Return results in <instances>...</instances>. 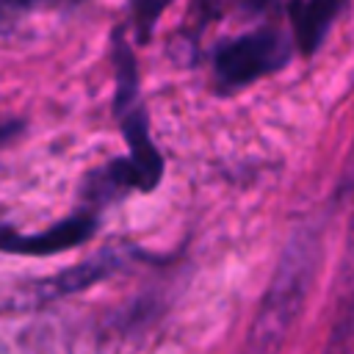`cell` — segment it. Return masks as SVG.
I'll use <instances>...</instances> for the list:
<instances>
[{"mask_svg": "<svg viewBox=\"0 0 354 354\" xmlns=\"http://www.w3.org/2000/svg\"><path fill=\"white\" fill-rule=\"evenodd\" d=\"M318 257H321V243L313 227L299 230L288 241L274 268V277L263 293L254 324L249 329L246 354H279L282 351L310 296Z\"/></svg>", "mask_w": 354, "mask_h": 354, "instance_id": "6da1fadb", "label": "cell"}, {"mask_svg": "<svg viewBox=\"0 0 354 354\" xmlns=\"http://www.w3.org/2000/svg\"><path fill=\"white\" fill-rule=\"evenodd\" d=\"M288 61V44L274 30L246 33L216 53V77L224 88L246 86Z\"/></svg>", "mask_w": 354, "mask_h": 354, "instance_id": "7a4b0ae2", "label": "cell"}, {"mask_svg": "<svg viewBox=\"0 0 354 354\" xmlns=\"http://www.w3.org/2000/svg\"><path fill=\"white\" fill-rule=\"evenodd\" d=\"M94 230H97V218L91 213L69 216L41 232H17L0 224V249L11 254H55L80 246L94 235Z\"/></svg>", "mask_w": 354, "mask_h": 354, "instance_id": "3957f363", "label": "cell"}, {"mask_svg": "<svg viewBox=\"0 0 354 354\" xmlns=\"http://www.w3.org/2000/svg\"><path fill=\"white\" fill-rule=\"evenodd\" d=\"M351 351H354V221L348 230L346 257L340 263V293H337V310H335L326 354H351Z\"/></svg>", "mask_w": 354, "mask_h": 354, "instance_id": "277c9868", "label": "cell"}, {"mask_svg": "<svg viewBox=\"0 0 354 354\" xmlns=\"http://www.w3.org/2000/svg\"><path fill=\"white\" fill-rule=\"evenodd\" d=\"M113 268H116V257L113 254H100L88 263H80V266L41 282L39 285V299H55V296H64V293H72V290H83V288L100 282L102 277H108Z\"/></svg>", "mask_w": 354, "mask_h": 354, "instance_id": "5b68a950", "label": "cell"}, {"mask_svg": "<svg viewBox=\"0 0 354 354\" xmlns=\"http://www.w3.org/2000/svg\"><path fill=\"white\" fill-rule=\"evenodd\" d=\"M337 6H340V0H307V6H301L296 11V36H299V44L304 53L318 47L329 22L335 19Z\"/></svg>", "mask_w": 354, "mask_h": 354, "instance_id": "8992f818", "label": "cell"}, {"mask_svg": "<svg viewBox=\"0 0 354 354\" xmlns=\"http://www.w3.org/2000/svg\"><path fill=\"white\" fill-rule=\"evenodd\" d=\"M113 64H116V111H124L136 102V61L122 36H116Z\"/></svg>", "mask_w": 354, "mask_h": 354, "instance_id": "52a82bcc", "label": "cell"}, {"mask_svg": "<svg viewBox=\"0 0 354 354\" xmlns=\"http://www.w3.org/2000/svg\"><path fill=\"white\" fill-rule=\"evenodd\" d=\"M169 3H171V0H133V3H130V8H133V25H136L141 41L149 39L152 28L158 25V19H160V14L169 8Z\"/></svg>", "mask_w": 354, "mask_h": 354, "instance_id": "ba28073f", "label": "cell"}, {"mask_svg": "<svg viewBox=\"0 0 354 354\" xmlns=\"http://www.w3.org/2000/svg\"><path fill=\"white\" fill-rule=\"evenodd\" d=\"M340 188H343V191H354V149H351V155H348V163H346V169H343V180H340Z\"/></svg>", "mask_w": 354, "mask_h": 354, "instance_id": "9c48e42d", "label": "cell"}, {"mask_svg": "<svg viewBox=\"0 0 354 354\" xmlns=\"http://www.w3.org/2000/svg\"><path fill=\"white\" fill-rule=\"evenodd\" d=\"M14 130H17V124H0V141H6L8 136H14Z\"/></svg>", "mask_w": 354, "mask_h": 354, "instance_id": "30bf717a", "label": "cell"}, {"mask_svg": "<svg viewBox=\"0 0 354 354\" xmlns=\"http://www.w3.org/2000/svg\"><path fill=\"white\" fill-rule=\"evenodd\" d=\"M0 354H6V351H3V348H0Z\"/></svg>", "mask_w": 354, "mask_h": 354, "instance_id": "8fae6325", "label": "cell"}]
</instances>
